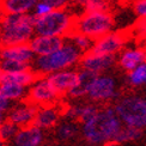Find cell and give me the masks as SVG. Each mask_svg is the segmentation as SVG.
I'll return each mask as SVG.
<instances>
[{"label": "cell", "instance_id": "cell-1", "mask_svg": "<svg viewBox=\"0 0 146 146\" xmlns=\"http://www.w3.org/2000/svg\"><path fill=\"white\" fill-rule=\"evenodd\" d=\"M122 121L115 111V108H100L92 117L82 123V135L90 145H103L113 143L120 129Z\"/></svg>", "mask_w": 146, "mask_h": 146}, {"label": "cell", "instance_id": "cell-2", "mask_svg": "<svg viewBox=\"0 0 146 146\" xmlns=\"http://www.w3.org/2000/svg\"><path fill=\"white\" fill-rule=\"evenodd\" d=\"M83 52L66 38L65 43L47 55L36 56L31 64V68L38 76H49L54 72L73 68L76 65L80 62Z\"/></svg>", "mask_w": 146, "mask_h": 146}, {"label": "cell", "instance_id": "cell-3", "mask_svg": "<svg viewBox=\"0 0 146 146\" xmlns=\"http://www.w3.org/2000/svg\"><path fill=\"white\" fill-rule=\"evenodd\" d=\"M35 35L33 13L0 16V47L29 43Z\"/></svg>", "mask_w": 146, "mask_h": 146}, {"label": "cell", "instance_id": "cell-4", "mask_svg": "<svg viewBox=\"0 0 146 146\" xmlns=\"http://www.w3.org/2000/svg\"><path fill=\"white\" fill-rule=\"evenodd\" d=\"M76 19L68 9H54L42 17H35V34L66 38L74 30Z\"/></svg>", "mask_w": 146, "mask_h": 146}, {"label": "cell", "instance_id": "cell-5", "mask_svg": "<svg viewBox=\"0 0 146 146\" xmlns=\"http://www.w3.org/2000/svg\"><path fill=\"white\" fill-rule=\"evenodd\" d=\"M115 18L109 10L107 11H88L84 10L76 19L74 30L88 35L89 37L97 38L113 31Z\"/></svg>", "mask_w": 146, "mask_h": 146}, {"label": "cell", "instance_id": "cell-6", "mask_svg": "<svg viewBox=\"0 0 146 146\" xmlns=\"http://www.w3.org/2000/svg\"><path fill=\"white\" fill-rule=\"evenodd\" d=\"M114 108L123 125L140 129L146 127V100L143 97H122L116 102Z\"/></svg>", "mask_w": 146, "mask_h": 146}, {"label": "cell", "instance_id": "cell-7", "mask_svg": "<svg viewBox=\"0 0 146 146\" xmlns=\"http://www.w3.org/2000/svg\"><path fill=\"white\" fill-rule=\"evenodd\" d=\"M62 96L53 86L47 76H40L35 83L29 88L28 101L35 103L38 107L58 104Z\"/></svg>", "mask_w": 146, "mask_h": 146}, {"label": "cell", "instance_id": "cell-8", "mask_svg": "<svg viewBox=\"0 0 146 146\" xmlns=\"http://www.w3.org/2000/svg\"><path fill=\"white\" fill-rule=\"evenodd\" d=\"M116 82L111 76L98 74L88 90V97L92 102H107L116 97Z\"/></svg>", "mask_w": 146, "mask_h": 146}, {"label": "cell", "instance_id": "cell-9", "mask_svg": "<svg viewBox=\"0 0 146 146\" xmlns=\"http://www.w3.org/2000/svg\"><path fill=\"white\" fill-rule=\"evenodd\" d=\"M128 36L122 31H110L104 36L97 38L90 52L100 54H111L116 55L125 48Z\"/></svg>", "mask_w": 146, "mask_h": 146}, {"label": "cell", "instance_id": "cell-10", "mask_svg": "<svg viewBox=\"0 0 146 146\" xmlns=\"http://www.w3.org/2000/svg\"><path fill=\"white\" fill-rule=\"evenodd\" d=\"M38 106L35 103L27 101H21L10 109V111L6 114V119L12 121L19 127H25L34 123L36 114L38 111Z\"/></svg>", "mask_w": 146, "mask_h": 146}, {"label": "cell", "instance_id": "cell-11", "mask_svg": "<svg viewBox=\"0 0 146 146\" xmlns=\"http://www.w3.org/2000/svg\"><path fill=\"white\" fill-rule=\"evenodd\" d=\"M116 62H117L116 55L88 52L83 54L79 65H80V68H86L97 73V74H102L106 71L110 70Z\"/></svg>", "mask_w": 146, "mask_h": 146}, {"label": "cell", "instance_id": "cell-12", "mask_svg": "<svg viewBox=\"0 0 146 146\" xmlns=\"http://www.w3.org/2000/svg\"><path fill=\"white\" fill-rule=\"evenodd\" d=\"M44 141V131L34 123L21 127L9 146H42Z\"/></svg>", "mask_w": 146, "mask_h": 146}, {"label": "cell", "instance_id": "cell-13", "mask_svg": "<svg viewBox=\"0 0 146 146\" xmlns=\"http://www.w3.org/2000/svg\"><path fill=\"white\" fill-rule=\"evenodd\" d=\"M66 38L61 36H48V35H35L29 42L30 47L33 48L36 56L47 55L59 49L64 43Z\"/></svg>", "mask_w": 146, "mask_h": 146}, {"label": "cell", "instance_id": "cell-14", "mask_svg": "<svg viewBox=\"0 0 146 146\" xmlns=\"http://www.w3.org/2000/svg\"><path fill=\"white\" fill-rule=\"evenodd\" d=\"M47 77L60 95L67 96L70 90L78 82V71H76L74 68H67V70L54 72Z\"/></svg>", "mask_w": 146, "mask_h": 146}, {"label": "cell", "instance_id": "cell-15", "mask_svg": "<svg viewBox=\"0 0 146 146\" xmlns=\"http://www.w3.org/2000/svg\"><path fill=\"white\" fill-rule=\"evenodd\" d=\"M61 114H64V111L58 107V104L40 107L37 114H36L34 125L40 127L43 131L54 128L59 123V121L61 120L60 119Z\"/></svg>", "mask_w": 146, "mask_h": 146}, {"label": "cell", "instance_id": "cell-16", "mask_svg": "<svg viewBox=\"0 0 146 146\" xmlns=\"http://www.w3.org/2000/svg\"><path fill=\"white\" fill-rule=\"evenodd\" d=\"M0 55H1V59L16 60V61L25 62L30 65L34 62L36 58V54L34 53L33 48L30 47L29 43L0 47Z\"/></svg>", "mask_w": 146, "mask_h": 146}, {"label": "cell", "instance_id": "cell-17", "mask_svg": "<svg viewBox=\"0 0 146 146\" xmlns=\"http://www.w3.org/2000/svg\"><path fill=\"white\" fill-rule=\"evenodd\" d=\"M145 62V49L143 47H128L123 48L119 53L117 64L120 67L129 72L134 70L137 66Z\"/></svg>", "mask_w": 146, "mask_h": 146}, {"label": "cell", "instance_id": "cell-18", "mask_svg": "<svg viewBox=\"0 0 146 146\" xmlns=\"http://www.w3.org/2000/svg\"><path fill=\"white\" fill-rule=\"evenodd\" d=\"M100 110V107L95 103H76L64 110V115L67 119L84 122V121L92 117Z\"/></svg>", "mask_w": 146, "mask_h": 146}, {"label": "cell", "instance_id": "cell-19", "mask_svg": "<svg viewBox=\"0 0 146 146\" xmlns=\"http://www.w3.org/2000/svg\"><path fill=\"white\" fill-rule=\"evenodd\" d=\"M36 3L37 0H0V16L33 13Z\"/></svg>", "mask_w": 146, "mask_h": 146}, {"label": "cell", "instance_id": "cell-20", "mask_svg": "<svg viewBox=\"0 0 146 146\" xmlns=\"http://www.w3.org/2000/svg\"><path fill=\"white\" fill-rule=\"evenodd\" d=\"M97 76H98L97 73L90 71V70L80 68L78 71V82L70 90L67 96L71 97V98H82V97L86 96L90 84L92 83V80Z\"/></svg>", "mask_w": 146, "mask_h": 146}, {"label": "cell", "instance_id": "cell-21", "mask_svg": "<svg viewBox=\"0 0 146 146\" xmlns=\"http://www.w3.org/2000/svg\"><path fill=\"white\" fill-rule=\"evenodd\" d=\"M79 133V126L74 120H64L59 121V123L54 127V134L56 140L60 143H67L73 140Z\"/></svg>", "mask_w": 146, "mask_h": 146}, {"label": "cell", "instance_id": "cell-22", "mask_svg": "<svg viewBox=\"0 0 146 146\" xmlns=\"http://www.w3.org/2000/svg\"><path fill=\"white\" fill-rule=\"evenodd\" d=\"M38 77L40 76L33 68L25 70V71H19V72H3L0 83L11 82V83H16V84L23 85V86L30 88Z\"/></svg>", "mask_w": 146, "mask_h": 146}, {"label": "cell", "instance_id": "cell-23", "mask_svg": "<svg viewBox=\"0 0 146 146\" xmlns=\"http://www.w3.org/2000/svg\"><path fill=\"white\" fill-rule=\"evenodd\" d=\"M28 94L29 90L27 86L11 82L0 83V96H3L6 100H10L12 102H21L28 98Z\"/></svg>", "mask_w": 146, "mask_h": 146}, {"label": "cell", "instance_id": "cell-24", "mask_svg": "<svg viewBox=\"0 0 146 146\" xmlns=\"http://www.w3.org/2000/svg\"><path fill=\"white\" fill-rule=\"evenodd\" d=\"M66 38L70 40L72 43L78 48V49H80L83 52V54L90 52L91 49H92L94 44H95V40L94 38L89 37V36L85 35V34L76 31V30H73V31Z\"/></svg>", "mask_w": 146, "mask_h": 146}, {"label": "cell", "instance_id": "cell-25", "mask_svg": "<svg viewBox=\"0 0 146 146\" xmlns=\"http://www.w3.org/2000/svg\"><path fill=\"white\" fill-rule=\"evenodd\" d=\"M140 137H141V129L140 128L123 125L122 128H121L120 132L117 133V135L115 137L113 143L114 144H122V143L135 140V139L140 138Z\"/></svg>", "mask_w": 146, "mask_h": 146}, {"label": "cell", "instance_id": "cell-26", "mask_svg": "<svg viewBox=\"0 0 146 146\" xmlns=\"http://www.w3.org/2000/svg\"><path fill=\"white\" fill-rule=\"evenodd\" d=\"M21 127L19 126H17L16 123H13L12 121L7 120V119H5L1 125H0V139L6 143V144H9L12 139L15 138V135L17 134V132L19 131Z\"/></svg>", "mask_w": 146, "mask_h": 146}, {"label": "cell", "instance_id": "cell-27", "mask_svg": "<svg viewBox=\"0 0 146 146\" xmlns=\"http://www.w3.org/2000/svg\"><path fill=\"white\" fill-rule=\"evenodd\" d=\"M127 79H128V83L133 86L146 84V61L137 66L134 70L129 71Z\"/></svg>", "mask_w": 146, "mask_h": 146}, {"label": "cell", "instance_id": "cell-28", "mask_svg": "<svg viewBox=\"0 0 146 146\" xmlns=\"http://www.w3.org/2000/svg\"><path fill=\"white\" fill-rule=\"evenodd\" d=\"M0 68L3 72H19V71H25L31 68V65L16 61V60H10V59H1L0 60Z\"/></svg>", "mask_w": 146, "mask_h": 146}, {"label": "cell", "instance_id": "cell-29", "mask_svg": "<svg viewBox=\"0 0 146 146\" xmlns=\"http://www.w3.org/2000/svg\"><path fill=\"white\" fill-rule=\"evenodd\" d=\"M110 3L109 0H91L84 6V10L88 11H107L109 10Z\"/></svg>", "mask_w": 146, "mask_h": 146}, {"label": "cell", "instance_id": "cell-30", "mask_svg": "<svg viewBox=\"0 0 146 146\" xmlns=\"http://www.w3.org/2000/svg\"><path fill=\"white\" fill-rule=\"evenodd\" d=\"M132 11L138 19L146 18V0H132Z\"/></svg>", "mask_w": 146, "mask_h": 146}, {"label": "cell", "instance_id": "cell-31", "mask_svg": "<svg viewBox=\"0 0 146 146\" xmlns=\"http://www.w3.org/2000/svg\"><path fill=\"white\" fill-rule=\"evenodd\" d=\"M53 9L46 1H43V0H37V3H36L35 6H34L33 15L35 17H42V16H44L47 13H49Z\"/></svg>", "mask_w": 146, "mask_h": 146}, {"label": "cell", "instance_id": "cell-32", "mask_svg": "<svg viewBox=\"0 0 146 146\" xmlns=\"http://www.w3.org/2000/svg\"><path fill=\"white\" fill-rule=\"evenodd\" d=\"M133 33L140 41L146 38V18L138 19V22L133 27Z\"/></svg>", "mask_w": 146, "mask_h": 146}, {"label": "cell", "instance_id": "cell-33", "mask_svg": "<svg viewBox=\"0 0 146 146\" xmlns=\"http://www.w3.org/2000/svg\"><path fill=\"white\" fill-rule=\"evenodd\" d=\"M50 7L54 9H67L73 3V0H43Z\"/></svg>", "mask_w": 146, "mask_h": 146}, {"label": "cell", "instance_id": "cell-34", "mask_svg": "<svg viewBox=\"0 0 146 146\" xmlns=\"http://www.w3.org/2000/svg\"><path fill=\"white\" fill-rule=\"evenodd\" d=\"M13 103L15 102L6 100L3 96H0V114H7L10 111V109L15 106Z\"/></svg>", "mask_w": 146, "mask_h": 146}, {"label": "cell", "instance_id": "cell-35", "mask_svg": "<svg viewBox=\"0 0 146 146\" xmlns=\"http://www.w3.org/2000/svg\"><path fill=\"white\" fill-rule=\"evenodd\" d=\"M90 1H91V0H73V3L80 5V6H83V7H84V6L86 5L88 3H90Z\"/></svg>", "mask_w": 146, "mask_h": 146}, {"label": "cell", "instance_id": "cell-36", "mask_svg": "<svg viewBox=\"0 0 146 146\" xmlns=\"http://www.w3.org/2000/svg\"><path fill=\"white\" fill-rule=\"evenodd\" d=\"M6 119V114H0V125H1V122Z\"/></svg>", "mask_w": 146, "mask_h": 146}, {"label": "cell", "instance_id": "cell-37", "mask_svg": "<svg viewBox=\"0 0 146 146\" xmlns=\"http://www.w3.org/2000/svg\"><path fill=\"white\" fill-rule=\"evenodd\" d=\"M6 145H7V144H6V143H4V141L1 140V139H0V146H6Z\"/></svg>", "mask_w": 146, "mask_h": 146}, {"label": "cell", "instance_id": "cell-38", "mask_svg": "<svg viewBox=\"0 0 146 146\" xmlns=\"http://www.w3.org/2000/svg\"><path fill=\"white\" fill-rule=\"evenodd\" d=\"M141 42H143V44H144V46H145V47H146V38H145V40H143V41H141Z\"/></svg>", "mask_w": 146, "mask_h": 146}, {"label": "cell", "instance_id": "cell-39", "mask_svg": "<svg viewBox=\"0 0 146 146\" xmlns=\"http://www.w3.org/2000/svg\"><path fill=\"white\" fill-rule=\"evenodd\" d=\"M1 76H3V70L0 68V79H1Z\"/></svg>", "mask_w": 146, "mask_h": 146}, {"label": "cell", "instance_id": "cell-40", "mask_svg": "<svg viewBox=\"0 0 146 146\" xmlns=\"http://www.w3.org/2000/svg\"><path fill=\"white\" fill-rule=\"evenodd\" d=\"M145 61H146V48H145Z\"/></svg>", "mask_w": 146, "mask_h": 146}, {"label": "cell", "instance_id": "cell-41", "mask_svg": "<svg viewBox=\"0 0 146 146\" xmlns=\"http://www.w3.org/2000/svg\"><path fill=\"white\" fill-rule=\"evenodd\" d=\"M0 60H1V55H0Z\"/></svg>", "mask_w": 146, "mask_h": 146}]
</instances>
